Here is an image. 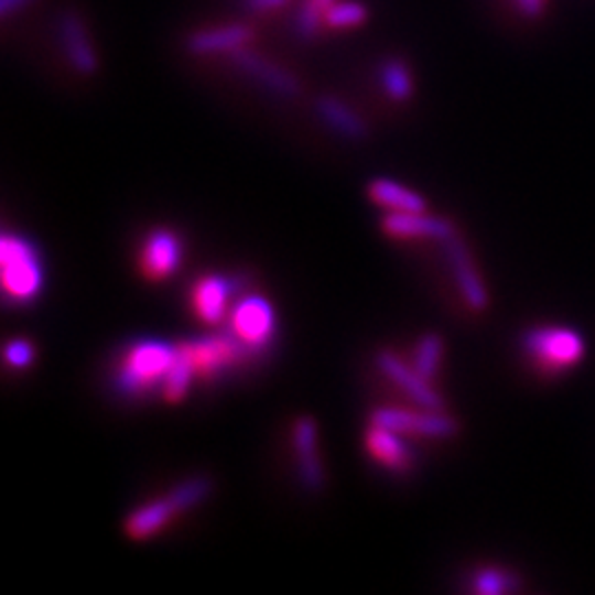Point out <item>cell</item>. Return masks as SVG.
I'll list each match as a JSON object with an SVG mask.
<instances>
[{
	"label": "cell",
	"mask_w": 595,
	"mask_h": 595,
	"mask_svg": "<svg viewBox=\"0 0 595 595\" xmlns=\"http://www.w3.org/2000/svg\"><path fill=\"white\" fill-rule=\"evenodd\" d=\"M522 584L520 575L500 566H485L478 569L472 575V591L480 595H500V593H511L518 591Z\"/></svg>",
	"instance_id": "16"
},
{
	"label": "cell",
	"mask_w": 595,
	"mask_h": 595,
	"mask_svg": "<svg viewBox=\"0 0 595 595\" xmlns=\"http://www.w3.org/2000/svg\"><path fill=\"white\" fill-rule=\"evenodd\" d=\"M443 355V339L436 333H425L414 350V370L428 381L436 375Z\"/></svg>",
	"instance_id": "18"
},
{
	"label": "cell",
	"mask_w": 595,
	"mask_h": 595,
	"mask_svg": "<svg viewBox=\"0 0 595 595\" xmlns=\"http://www.w3.org/2000/svg\"><path fill=\"white\" fill-rule=\"evenodd\" d=\"M516 4H518V9H520L524 15L536 18V15L542 13L547 0H516Z\"/></svg>",
	"instance_id": "20"
},
{
	"label": "cell",
	"mask_w": 595,
	"mask_h": 595,
	"mask_svg": "<svg viewBox=\"0 0 595 595\" xmlns=\"http://www.w3.org/2000/svg\"><path fill=\"white\" fill-rule=\"evenodd\" d=\"M212 491V478L192 476L181 480L167 496L141 505L126 518V533L132 540H145L161 531L174 516L194 507Z\"/></svg>",
	"instance_id": "1"
},
{
	"label": "cell",
	"mask_w": 595,
	"mask_h": 595,
	"mask_svg": "<svg viewBox=\"0 0 595 595\" xmlns=\"http://www.w3.org/2000/svg\"><path fill=\"white\" fill-rule=\"evenodd\" d=\"M370 423L394 430L399 434H416L434 439H447L458 432V423L450 414H443L441 410L412 412L403 408H377L370 414Z\"/></svg>",
	"instance_id": "6"
},
{
	"label": "cell",
	"mask_w": 595,
	"mask_h": 595,
	"mask_svg": "<svg viewBox=\"0 0 595 595\" xmlns=\"http://www.w3.org/2000/svg\"><path fill=\"white\" fill-rule=\"evenodd\" d=\"M293 445L300 458L302 480L309 489L322 487V467L315 450V423L311 416H302L293 425Z\"/></svg>",
	"instance_id": "14"
},
{
	"label": "cell",
	"mask_w": 595,
	"mask_h": 595,
	"mask_svg": "<svg viewBox=\"0 0 595 595\" xmlns=\"http://www.w3.org/2000/svg\"><path fill=\"white\" fill-rule=\"evenodd\" d=\"M174 361H176V346L152 339L139 342L123 353L115 379L117 388L123 394H141L143 390L163 381Z\"/></svg>",
	"instance_id": "2"
},
{
	"label": "cell",
	"mask_w": 595,
	"mask_h": 595,
	"mask_svg": "<svg viewBox=\"0 0 595 595\" xmlns=\"http://www.w3.org/2000/svg\"><path fill=\"white\" fill-rule=\"evenodd\" d=\"M2 262V289L15 304L31 302L42 286V267L37 251L20 236L4 234L0 242Z\"/></svg>",
	"instance_id": "3"
},
{
	"label": "cell",
	"mask_w": 595,
	"mask_h": 595,
	"mask_svg": "<svg viewBox=\"0 0 595 595\" xmlns=\"http://www.w3.org/2000/svg\"><path fill=\"white\" fill-rule=\"evenodd\" d=\"M524 353L544 370H564L584 357V339L564 326H536L522 335Z\"/></svg>",
	"instance_id": "4"
},
{
	"label": "cell",
	"mask_w": 595,
	"mask_h": 595,
	"mask_svg": "<svg viewBox=\"0 0 595 595\" xmlns=\"http://www.w3.org/2000/svg\"><path fill=\"white\" fill-rule=\"evenodd\" d=\"M399 436L401 434L394 430L370 423V428L366 432V450L381 465H386L394 472H405L410 467V452Z\"/></svg>",
	"instance_id": "13"
},
{
	"label": "cell",
	"mask_w": 595,
	"mask_h": 595,
	"mask_svg": "<svg viewBox=\"0 0 595 595\" xmlns=\"http://www.w3.org/2000/svg\"><path fill=\"white\" fill-rule=\"evenodd\" d=\"M229 295H231V282L227 278L214 275V273L203 275L194 282L192 293H190L192 311L196 313L201 322L218 324L227 313Z\"/></svg>",
	"instance_id": "12"
},
{
	"label": "cell",
	"mask_w": 595,
	"mask_h": 595,
	"mask_svg": "<svg viewBox=\"0 0 595 595\" xmlns=\"http://www.w3.org/2000/svg\"><path fill=\"white\" fill-rule=\"evenodd\" d=\"M229 324L247 350H262L273 335V309L262 295H245L231 309Z\"/></svg>",
	"instance_id": "7"
},
{
	"label": "cell",
	"mask_w": 595,
	"mask_h": 595,
	"mask_svg": "<svg viewBox=\"0 0 595 595\" xmlns=\"http://www.w3.org/2000/svg\"><path fill=\"white\" fill-rule=\"evenodd\" d=\"M33 357H35L33 344L22 337H15L4 346V361L11 368H26L33 361Z\"/></svg>",
	"instance_id": "19"
},
{
	"label": "cell",
	"mask_w": 595,
	"mask_h": 595,
	"mask_svg": "<svg viewBox=\"0 0 595 595\" xmlns=\"http://www.w3.org/2000/svg\"><path fill=\"white\" fill-rule=\"evenodd\" d=\"M445 253H447V262L452 267V273L456 278V284L461 289L465 304L472 311H485L489 306V293H487L476 267H474V260H472L465 242L461 238H456V234L445 240Z\"/></svg>",
	"instance_id": "9"
},
{
	"label": "cell",
	"mask_w": 595,
	"mask_h": 595,
	"mask_svg": "<svg viewBox=\"0 0 595 595\" xmlns=\"http://www.w3.org/2000/svg\"><path fill=\"white\" fill-rule=\"evenodd\" d=\"M381 229L392 238H436L443 242L456 234L447 218L425 212H388Z\"/></svg>",
	"instance_id": "11"
},
{
	"label": "cell",
	"mask_w": 595,
	"mask_h": 595,
	"mask_svg": "<svg viewBox=\"0 0 595 595\" xmlns=\"http://www.w3.org/2000/svg\"><path fill=\"white\" fill-rule=\"evenodd\" d=\"M181 238L172 229H152L139 251V269L145 280H165L170 278L181 262Z\"/></svg>",
	"instance_id": "8"
},
{
	"label": "cell",
	"mask_w": 595,
	"mask_h": 595,
	"mask_svg": "<svg viewBox=\"0 0 595 595\" xmlns=\"http://www.w3.org/2000/svg\"><path fill=\"white\" fill-rule=\"evenodd\" d=\"M176 346L190 359L194 375L203 379L216 377L218 372L234 366L242 357V353H249L247 346L236 335H223V333L181 342Z\"/></svg>",
	"instance_id": "5"
},
{
	"label": "cell",
	"mask_w": 595,
	"mask_h": 595,
	"mask_svg": "<svg viewBox=\"0 0 595 595\" xmlns=\"http://www.w3.org/2000/svg\"><path fill=\"white\" fill-rule=\"evenodd\" d=\"M368 198L388 212H425L423 196L390 178H375L368 185Z\"/></svg>",
	"instance_id": "15"
},
{
	"label": "cell",
	"mask_w": 595,
	"mask_h": 595,
	"mask_svg": "<svg viewBox=\"0 0 595 595\" xmlns=\"http://www.w3.org/2000/svg\"><path fill=\"white\" fill-rule=\"evenodd\" d=\"M377 366L423 410H441L443 399L441 394L430 386L425 377H421L414 366H405L394 353L381 350L377 353Z\"/></svg>",
	"instance_id": "10"
},
{
	"label": "cell",
	"mask_w": 595,
	"mask_h": 595,
	"mask_svg": "<svg viewBox=\"0 0 595 595\" xmlns=\"http://www.w3.org/2000/svg\"><path fill=\"white\" fill-rule=\"evenodd\" d=\"M192 377H194V368L190 359L176 346V361L163 379V399L170 403H178L185 397Z\"/></svg>",
	"instance_id": "17"
}]
</instances>
